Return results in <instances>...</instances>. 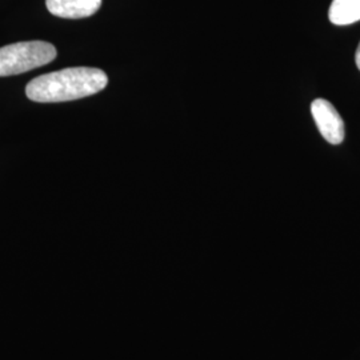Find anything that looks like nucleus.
<instances>
[{
	"label": "nucleus",
	"mask_w": 360,
	"mask_h": 360,
	"mask_svg": "<svg viewBox=\"0 0 360 360\" xmlns=\"http://www.w3.org/2000/svg\"><path fill=\"white\" fill-rule=\"evenodd\" d=\"M56 58V49L41 40L19 41L0 49V77L19 75L49 65Z\"/></svg>",
	"instance_id": "obj_2"
},
{
	"label": "nucleus",
	"mask_w": 360,
	"mask_h": 360,
	"mask_svg": "<svg viewBox=\"0 0 360 360\" xmlns=\"http://www.w3.org/2000/svg\"><path fill=\"white\" fill-rule=\"evenodd\" d=\"M47 10L63 19H82L98 13L102 0H46Z\"/></svg>",
	"instance_id": "obj_4"
},
{
	"label": "nucleus",
	"mask_w": 360,
	"mask_h": 360,
	"mask_svg": "<svg viewBox=\"0 0 360 360\" xmlns=\"http://www.w3.org/2000/svg\"><path fill=\"white\" fill-rule=\"evenodd\" d=\"M355 62H356V65H358V68L360 70V43L359 46H358L356 53H355Z\"/></svg>",
	"instance_id": "obj_6"
},
{
	"label": "nucleus",
	"mask_w": 360,
	"mask_h": 360,
	"mask_svg": "<svg viewBox=\"0 0 360 360\" xmlns=\"http://www.w3.org/2000/svg\"><path fill=\"white\" fill-rule=\"evenodd\" d=\"M311 114L323 138L331 144L345 141V122L333 104L326 99H315L311 104Z\"/></svg>",
	"instance_id": "obj_3"
},
{
	"label": "nucleus",
	"mask_w": 360,
	"mask_h": 360,
	"mask_svg": "<svg viewBox=\"0 0 360 360\" xmlns=\"http://www.w3.org/2000/svg\"><path fill=\"white\" fill-rule=\"evenodd\" d=\"M107 84L108 77L102 70L72 67L32 79L27 84L26 95L37 103H60L95 95Z\"/></svg>",
	"instance_id": "obj_1"
},
{
	"label": "nucleus",
	"mask_w": 360,
	"mask_h": 360,
	"mask_svg": "<svg viewBox=\"0 0 360 360\" xmlns=\"http://www.w3.org/2000/svg\"><path fill=\"white\" fill-rule=\"evenodd\" d=\"M335 26H348L360 20V0H333L328 11Z\"/></svg>",
	"instance_id": "obj_5"
}]
</instances>
